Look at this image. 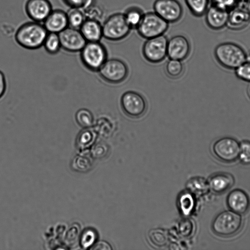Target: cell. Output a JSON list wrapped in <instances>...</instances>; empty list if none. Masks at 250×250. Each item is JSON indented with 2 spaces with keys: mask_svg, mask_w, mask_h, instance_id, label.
I'll return each mask as SVG.
<instances>
[{
  "mask_svg": "<svg viewBox=\"0 0 250 250\" xmlns=\"http://www.w3.org/2000/svg\"><path fill=\"white\" fill-rule=\"evenodd\" d=\"M47 34L43 24L32 21L22 24L18 28L15 39L22 47L34 50L43 45Z\"/></svg>",
  "mask_w": 250,
  "mask_h": 250,
  "instance_id": "6da1fadb",
  "label": "cell"
},
{
  "mask_svg": "<svg viewBox=\"0 0 250 250\" xmlns=\"http://www.w3.org/2000/svg\"><path fill=\"white\" fill-rule=\"evenodd\" d=\"M217 62L228 69H235L246 61V54L239 45L226 42L218 44L214 51Z\"/></svg>",
  "mask_w": 250,
  "mask_h": 250,
  "instance_id": "7a4b0ae2",
  "label": "cell"
},
{
  "mask_svg": "<svg viewBox=\"0 0 250 250\" xmlns=\"http://www.w3.org/2000/svg\"><path fill=\"white\" fill-rule=\"evenodd\" d=\"M243 226L240 214L232 210H225L214 218L211 225L213 232L221 237H230L238 233Z\"/></svg>",
  "mask_w": 250,
  "mask_h": 250,
  "instance_id": "3957f363",
  "label": "cell"
},
{
  "mask_svg": "<svg viewBox=\"0 0 250 250\" xmlns=\"http://www.w3.org/2000/svg\"><path fill=\"white\" fill-rule=\"evenodd\" d=\"M83 65L91 71H98L107 59L105 47L100 42H87L80 51Z\"/></svg>",
  "mask_w": 250,
  "mask_h": 250,
  "instance_id": "277c9868",
  "label": "cell"
},
{
  "mask_svg": "<svg viewBox=\"0 0 250 250\" xmlns=\"http://www.w3.org/2000/svg\"><path fill=\"white\" fill-rule=\"evenodd\" d=\"M103 35L105 39L117 42L125 38L132 30L124 14L115 13L109 16L102 24Z\"/></svg>",
  "mask_w": 250,
  "mask_h": 250,
  "instance_id": "5b68a950",
  "label": "cell"
},
{
  "mask_svg": "<svg viewBox=\"0 0 250 250\" xmlns=\"http://www.w3.org/2000/svg\"><path fill=\"white\" fill-rule=\"evenodd\" d=\"M168 27L169 23L153 11L145 13L136 29L140 36L147 39L164 35Z\"/></svg>",
  "mask_w": 250,
  "mask_h": 250,
  "instance_id": "8992f818",
  "label": "cell"
},
{
  "mask_svg": "<svg viewBox=\"0 0 250 250\" xmlns=\"http://www.w3.org/2000/svg\"><path fill=\"white\" fill-rule=\"evenodd\" d=\"M98 71L101 78L111 84L122 83L128 74L126 64L116 58L107 59Z\"/></svg>",
  "mask_w": 250,
  "mask_h": 250,
  "instance_id": "52a82bcc",
  "label": "cell"
},
{
  "mask_svg": "<svg viewBox=\"0 0 250 250\" xmlns=\"http://www.w3.org/2000/svg\"><path fill=\"white\" fill-rule=\"evenodd\" d=\"M212 150L219 160L224 163H231L239 158L240 144L233 138L224 137L213 143Z\"/></svg>",
  "mask_w": 250,
  "mask_h": 250,
  "instance_id": "ba28073f",
  "label": "cell"
},
{
  "mask_svg": "<svg viewBox=\"0 0 250 250\" xmlns=\"http://www.w3.org/2000/svg\"><path fill=\"white\" fill-rule=\"evenodd\" d=\"M121 106L124 113L131 118L142 117L147 110V104L144 97L138 92L128 91L121 98Z\"/></svg>",
  "mask_w": 250,
  "mask_h": 250,
  "instance_id": "9c48e42d",
  "label": "cell"
},
{
  "mask_svg": "<svg viewBox=\"0 0 250 250\" xmlns=\"http://www.w3.org/2000/svg\"><path fill=\"white\" fill-rule=\"evenodd\" d=\"M167 42L165 35L146 39L142 48L145 59L153 63L163 61L167 55Z\"/></svg>",
  "mask_w": 250,
  "mask_h": 250,
  "instance_id": "30bf717a",
  "label": "cell"
},
{
  "mask_svg": "<svg viewBox=\"0 0 250 250\" xmlns=\"http://www.w3.org/2000/svg\"><path fill=\"white\" fill-rule=\"evenodd\" d=\"M154 12L170 23L179 21L183 15V7L178 0H155L153 4Z\"/></svg>",
  "mask_w": 250,
  "mask_h": 250,
  "instance_id": "8fae6325",
  "label": "cell"
},
{
  "mask_svg": "<svg viewBox=\"0 0 250 250\" xmlns=\"http://www.w3.org/2000/svg\"><path fill=\"white\" fill-rule=\"evenodd\" d=\"M58 34L61 48L69 52H80L87 42L79 29L67 27Z\"/></svg>",
  "mask_w": 250,
  "mask_h": 250,
  "instance_id": "7c38bea8",
  "label": "cell"
},
{
  "mask_svg": "<svg viewBox=\"0 0 250 250\" xmlns=\"http://www.w3.org/2000/svg\"><path fill=\"white\" fill-rule=\"evenodd\" d=\"M190 49L189 41L183 35H177L168 39L167 56L170 59L183 61L188 57Z\"/></svg>",
  "mask_w": 250,
  "mask_h": 250,
  "instance_id": "4fadbf2b",
  "label": "cell"
},
{
  "mask_svg": "<svg viewBox=\"0 0 250 250\" xmlns=\"http://www.w3.org/2000/svg\"><path fill=\"white\" fill-rule=\"evenodd\" d=\"M27 16L34 21L43 22L52 11V6L49 0H27L25 4Z\"/></svg>",
  "mask_w": 250,
  "mask_h": 250,
  "instance_id": "5bb4252c",
  "label": "cell"
},
{
  "mask_svg": "<svg viewBox=\"0 0 250 250\" xmlns=\"http://www.w3.org/2000/svg\"><path fill=\"white\" fill-rule=\"evenodd\" d=\"M227 204L231 210L243 214L249 209L250 201L248 194L244 191L235 189L228 194Z\"/></svg>",
  "mask_w": 250,
  "mask_h": 250,
  "instance_id": "9a60e30c",
  "label": "cell"
},
{
  "mask_svg": "<svg viewBox=\"0 0 250 250\" xmlns=\"http://www.w3.org/2000/svg\"><path fill=\"white\" fill-rule=\"evenodd\" d=\"M43 22L48 33L59 34L68 27L67 14L61 9H53Z\"/></svg>",
  "mask_w": 250,
  "mask_h": 250,
  "instance_id": "2e32d148",
  "label": "cell"
},
{
  "mask_svg": "<svg viewBox=\"0 0 250 250\" xmlns=\"http://www.w3.org/2000/svg\"><path fill=\"white\" fill-rule=\"evenodd\" d=\"M205 21L208 26L213 30H219L227 26L229 11L211 5L205 13Z\"/></svg>",
  "mask_w": 250,
  "mask_h": 250,
  "instance_id": "e0dca14e",
  "label": "cell"
},
{
  "mask_svg": "<svg viewBox=\"0 0 250 250\" xmlns=\"http://www.w3.org/2000/svg\"><path fill=\"white\" fill-rule=\"evenodd\" d=\"M208 182L211 190L216 193H223L233 185L234 179L229 173L219 172L211 176Z\"/></svg>",
  "mask_w": 250,
  "mask_h": 250,
  "instance_id": "ac0fdd59",
  "label": "cell"
},
{
  "mask_svg": "<svg viewBox=\"0 0 250 250\" xmlns=\"http://www.w3.org/2000/svg\"><path fill=\"white\" fill-rule=\"evenodd\" d=\"M79 30L86 42H99L103 37L102 24L96 20L86 19Z\"/></svg>",
  "mask_w": 250,
  "mask_h": 250,
  "instance_id": "d6986e66",
  "label": "cell"
},
{
  "mask_svg": "<svg viewBox=\"0 0 250 250\" xmlns=\"http://www.w3.org/2000/svg\"><path fill=\"white\" fill-rule=\"evenodd\" d=\"M250 21V12L241 7H234L229 11V19L227 23L229 28L239 30L246 27Z\"/></svg>",
  "mask_w": 250,
  "mask_h": 250,
  "instance_id": "ffe728a7",
  "label": "cell"
},
{
  "mask_svg": "<svg viewBox=\"0 0 250 250\" xmlns=\"http://www.w3.org/2000/svg\"><path fill=\"white\" fill-rule=\"evenodd\" d=\"M187 187L191 194L196 196L205 195L210 189L208 181L201 177L190 179L187 183Z\"/></svg>",
  "mask_w": 250,
  "mask_h": 250,
  "instance_id": "44dd1931",
  "label": "cell"
},
{
  "mask_svg": "<svg viewBox=\"0 0 250 250\" xmlns=\"http://www.w3.org/2000/svg\"><path fill=\"white\" fill-rule=\"evenodd\" d=\"M125 20L131 29H136L141 22L145 13L137 6L127 8L123 13Z\"/></svg>",
  "mask_w": 250,
  "mask_h": 250,
  "instance_id": "7402d4cb",
  "label": "cell"
},
{
  "mask_svg": "<svg viewBox=\"0 0 250 250\" xmlns=\"http://www.w3.org/2000/svg\"><path fill=\"white\" fill-rule=\"evenodd\" d=\"M68 27L79 29L85 20L86 17L82 9L70 8L66 13Z\"/></svg>",
  "mask_w": 250,
  "mask_h": 250,
  "instance_id": "603a6c76",
  "label": "cell"
},
{
  "mask_svg": "<svg viewBox=\"0 0 250 250\" xmlns=\"http://www.w3.org/2000/svg\"><path fill=\"white\" fill-rule=\"evenodd\" d=\"M191 14L199 17L204 15L208 8L209 0H184Z\"/></svg>",
  "mask_w": 250,
  "mask_h": 250,
  "instance_id": "cb8c5ba5",
  "label": "cell"
},
{
  "mask_svg": "<svg viewBox=\"0 0 250 250\" xmlns=\"http://www.w3.org/2000/svg\"><path fill=\"white\" fill-rule=\"evenodd\" d=\"M42 46L46 51L50 54L54 55L58 53L61 48L59 34L48 32Z\"/></svg>",
  "mask_w": 250,
  "mask_h": 250,
  "instance_id": "d4e9b609",
  "label": "cell"
},
{
  "mask_svg": "<svg viewBox=\"0 0 250 250\" xmlns=\"http://www.w3.org/2000/svg\"><path fill=\"white\" fill-rule=\"evenodd\" d=\"M165 70L168 77L176 79L183 75L184 67L181 61L170 59L166 65Z\"/></svg>",
  "mask_w": 250,
  "mask_h": 250,
  "instance_id": "484cf974",
  "label": "cell"
},
{
  "mask_svg": "<svg viewBox=\"0 0 250 250\" xmlns=\"http://www.w3.org/2000/svg\"><path fill=\"white\" fill-rule=\"evenodd\" d=\"M75 118L78 124L84 128L90 127L94 121L92 113L85 108L79 109L76 113Z\"/></svg>",
  "mask_w": 250,
  "mask_h": 250,
  "instance_id": "4316f807",
  "label": "cell"
},
{
  "mask_svg": "<svg viewBox=\"0 0 250 250\" xmlns=\"http://www.w3.org/2000/svg\"><path fill=\"white\" fill-rule=\"evenodd\" d=\"M92 162L90 158L87 156H77L72 163L73 169L79 172H86L89 170L92 166Z\"/></svg>",
  "mask_w": 250,
  "mask_h": 250,
  "instance_id": "83f0119b",
  "label": "cell"
},
{
  "mask_svg": "<svg viewBox=\"0 0 250 250\" xmlns=\"http://www.w3.org/2000/svg\"><path fill=\"white\" fill-rule=\"evenodd\" d=\"M194 200L192 194L187 193L183 194L180 199V204L184 214H189L194 207Z\"/></svg>",
  "mask_w": 250,
  "mask_h": 250,
  "instance_id": "f1b7e54d",
  "label": "cell"
},
{
  "mask_svg": "<svg viewBox=\"0 0 250 250\" xmlns=\"http://www.w3.org/2000/svg\"><path fill=\"white\" fill-rule=\"evenodd\" d=\"M239 158L246 165L250 164V141L244 140L240 143Z\"/></svg>",
  "mask_w": 250,
  "mask_h": 250,
  "instance_id": "f546056e",
  "label": "cell"
},
{
  "mask_svg": "<svg viewBox=\"0 0 250 250\" xmlns=\"http://www.w3.org/2000/svg\"><path fill=\"white\" fill-rule=\"evenodd\" d=\"M96 239V232L90 229H85L81 237V243L82 247L87 248L91 246Z\"/></svg>",
  "mask_w": 250,
  "mask_h": 250,
  "instance_id": "4dcf8cb0",
  "label": "cell"
},
{
  "mask_svg": "<svg viewBox=\"0 0 250 250\" xmlns=\"http://www.w3.org/2000/svg\"><path fill=\"white\" fill-rule=\"evenodd\" d=\"M108 150V146L106 143L100 142L93 146L91 149V153L94 158L100 159L107 154Z\"/></svg>",
  "mask_w": 250,
  "mask_h": 250,
  "instance_id": "1f68e13d",
  "label": "cell"
},
{
  "mask_svg": "<svg viewBox=\"0 0 250 250\" xmlns=\"http://www.w3.org/2000/svg\"><path fill=\"white\" fill-rule=\"evenodd\" d=\"M149 236L151 242L155 245L162 247L167 243V235L161 230L155 229L151 231Z\"/></svg>",
  "mask_w": 250,
  "mask_h": 250,
  "instance_id": "d6a6232c",
  "label": "cell"
},
{
  "mask_svg": "<svg viewBox=\"0 0 250 250\" xmlns=\"http://www.w3.org/2000/svg\"><path fill=\"white\" fill-rule=\"evenodd\" d=\"M235 70V74L239 79L250 82V62H245Z\"/></svg>",
  "mask_w": 250,
  "mask_h": 250,
  "instance_id": "836d02e7",
  "label": "cell"
},
{
  "mask_svg": "<svg viewBox=\"0 0 250 250\" xmlns=\"http://www.w3.org/2000/svg\"><path fill=\"white\" fill-rule=\"evenodd\" d=\"M194 223L189 219L183 220L179 225L180 232L185 237H189L194 231Z\"/></svg>",
  "mask_w": 250,
  "mask_h": 250,
  "instance_id": "e575fe53",
  "label": "cell"
},
{
  "mask_svg": "<svg viewBox=\"0 0 250 250\" xmlns=\"http://www.w3.org/2000/svg\"><path fill=\"white\" fill-rule=\"evenodd\" d=\"M70 8L85 9L93 3V0H62Z\"/></svg>",
  "mask_w": 250,
  "mask_h": 250,
  "instance_id": "d590c367",
  "label": "cell"
},
{
  "mask_svg": "<svg viewBox=\"0 0 250 250\" xmlns=\"http://www.w3.org/2000/svg\"><path fill=\"white\" fill-rule=\"evenodd\" d=\"M95 139V136L91 131H84V134H83L81 137L79 138L78 141V145L81 148H85L88 146Z\"/></svg>",
  "mask_w": 250,
  "mask_h": 250,
  "instance_id": "8d00e7d4",
  "label": "cell"
},
{
  "mask_svg": "<svg viewBox=\"0 0 250 250\" xmlns=\"http://www.w3.org/2000/svg\"><path fill=\"white\" fill-rule=\"evenodd\" d=\"M212 5L229 11L235 7L237 0H211Z\"/></svg>",
  "mask_w": 250,
  "mask_h": 250,
  "instance_id": "74e56055",
  "label": "cell"
},
{
  "mask_svg": "<svg viewBox=\"0 0 250 250\" xmlns=\"http://www.w3.org/2000/svg\"><path fill=\"white\" fill-rule=\"evenodd\" d=\"M6 81L3 73L0 71V99L4 95L6 90Z\"/></svg>",
  "mask_w": 250,
  "mask_h": 250,
  "instance_id": "f35d334b",
  "label": "cell"
},
{
  "mask_svg": "<svg viewBox=\"0 0 250 250\" xmlns=\"http://www.w3.org/2000/svg\"><path fill=\"white\" fill-rule=\"evenodd\" d=\"M92 250H111V248L110 247L109 245L106 243L105 242L101 241L96 243L93 248H91Z\"/></svg>",
  "mask_w": 250,
  "mask_h": 250,
  "instance_id": "ab89813d",
  "label": "cell"
},
{
  "mask_svg": "<svg viewBox=\"0 0 250 250\" xmlns=\"http://www.w3.org/2000/svg\"><path fill=\"white\" fill-rule=\"evenodd\" d=\"M246 60L247 62H250V51L247 55H246Z\"/></svg>",
  "mask_w": 250,
  "mask_h": 250,
  "instance_id": "60d3db41",
  "label": "cell"
},
{
  "mask_svg": "<svg viewBox=\"0 0 250 250\" xmlns=\"http://www.w3.org/2000/svg\"><path fill=\"white\" fill-rule=\"evenodd\" d=\"M248 95L249 96V98H250V85L248 87Z\"/></svg>",
  "mask_w": 250,
  "mask_h": 250,
  "instance_id": "b9f144b4",
  "label": "cell"
}]
</instances>
